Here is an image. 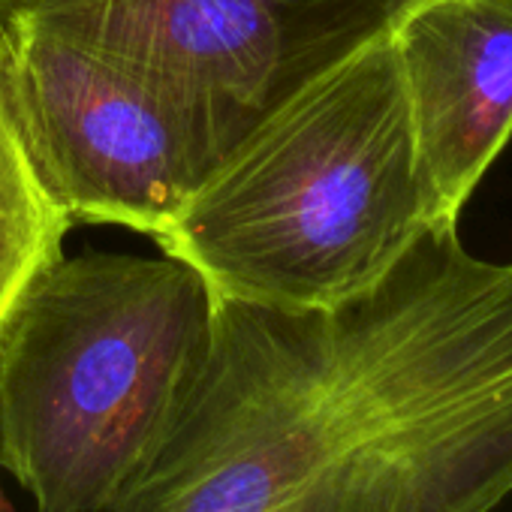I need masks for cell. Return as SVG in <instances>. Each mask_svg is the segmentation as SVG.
<instances>
[{"instance_id":"obj_1","label":"cell","mask_w":512,"mask_h":512,"mask_svg":"<svg viewBox=\"0 0 512 512\" xmlns=\"http://www.w3.org/2000/svg\"><path fill=\"white\" fill-rule=\"evenodd\" d=\"M509 494L512 263L452 223L338 308L217 299L175 425L109 512H494Z\"/></svg>"},{"instance_id":"obj_2","label":"cell","mask_w":512,"mask_h":512,"mask_svg":"<svg viewBox=\"0 0 512 512\" xmlns=\"http://www.w3.org/2000/svg\"><path fill=\"white\" fill-rule=\"evenodd\" d=\"M392 34L266 112L154 244L217 299L323 311L434 229Z\"/></svg>"},{"instance_id":"obj_3","label":"cell","mask_w":512,"mask_h":512,"mask_svg":"<svg viewBox=\"0 0 512 512\" xmlns=\"http://www.w3.org/2000/svg\"><path fill=\"white\" fill-rule=\"evenodd\" d=\"M214 293L175 256L46 263L0 323V467L40 512H109L175 425Z\"/></svg>"},{"instance_id":"obj_4","label":"cell","mask_w":512,"mask_h":512,"mask_svg":"<svg viewBox=\"0 0 512 512\" xmlns=\"http://www.w3.org/2000/svg\"><path fill=\"white\" fill-rule=\"evenodd\" d=\"M7 103L46 193L73 223L157 238L256 124L97 55L31 16L0 22Z\"/></svg>"},{"instance_id":"obj_5","label":"cell","mask_w":512,"mask_h":512,"mask_svg":"<svg viewBox=\"0 0 512 512\" xmlns=\"http://www.w3.org/2000/svg\"><path fill=\"white\" fill-rule=\"evenodd\" d=\"M419 0H31L16 16L260 121Z\"/></svg>"},{"instance_id":"obj_6","label":"cell","mask_w":512,"mask_h":512,"mask_svg":"<svg viewBox=\"0 0 512 512\" xmlns=\"http://www.w3.org/2000/svg\"><path fill=\"white\" fill-rule=\"evenodd\" d=\"M392 43L434 223L452 226L512 136V0H419Z\"/></svg>"},{"instance_id":"obj_7","label":"cell","mask_w":512,"mask_h":512,"mask_svg":"<svg viewBox=\"0 0 512 512\" xmlns=\"http://www.w3.org/2000/svg\"><path fill=\"white\" fill-rule=\"evenodd\" d=\"M70 229L73 220L46 193L19 139L7 103L0 49V323L22 287L64 253Z\"/></svg>"},{"instance_id":"obj_8","label":"cell","mask_w":512,"mask_h":512,"mask_svg":"<svg viewBox=\"0 0 512 512\" xmlns=\"http://www.w3.org/2000/svg\"><path fill=\"white\" fill-rule=\"evenodd\" d=\"M28 4H31V0H0V22L13 19V16H16V13H22Z\"/></svg>"},{"instance_id":"obj_9","label":"cell","mask_w":512,"mask_h":512,"mask_svg":"<svg viewBox=\"0 0 512 512\" xmlns=\"http://www.w3.org/2000/svg\"><path fill=\"white\" fill-rule=\"evenodd\" d=\"M0 509H4V497H0Z\"/></svg>"}]
</instances>
